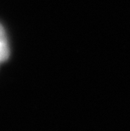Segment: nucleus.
<instances>
[{
    "instance_id": "1",
    "label": "nucleus",
    "mask_w": 130,
    "mask_h": 131,
    "mask_svg": "<svg viewBox=\"0 0 130 131\" xmlns=\"http://www.w3.org/2000/svg\"><path fill=\"white\" fill-rule=\"evenodd\" d=\"M9 57V47L6 33L4 27L0 24V62H4Z\"/></svg>"
}]
</instances>
